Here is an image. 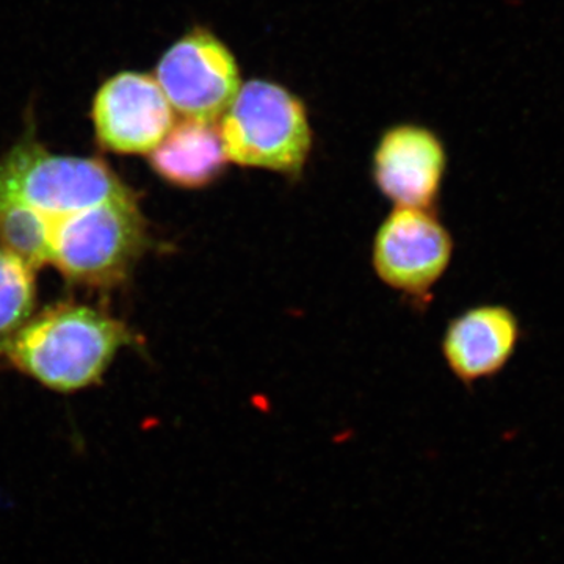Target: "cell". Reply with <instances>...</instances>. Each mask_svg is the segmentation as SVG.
Masks as SVG:
<instances>
[{
	"label": "cell",
	"instance_id": "cell-1",
	"mask_svg": "<svg viewBox=\"0 0 564 564\" xmlns=\"http://www.w3.org/2000/svg\"><path fill=\"white\" fill-rule=\"evenodd\" d=\"M135 340L131 328L106 311L57 303L0 337V367L51 391H84L101 383L118 351Z\"/></svg>",
	"mask_w": 564,
	"mask_h": 564
},
{
	"label": "cell",
	"instance_id": "cell-2",
	"mask_svg": "<svg viewBox=\"0 0 564 564\" xmlns=\"http://www.w3.org/2000/svg\"><path fill=\"white\" fill-rule=\"evenodd\" d=\"M41 226L46 232L50 265L66 281L85 288L121 284L150 248L147 220L135 193Z\"/></svg>",
	"mask_w": 564,
	"mask_h": 564
},
{
	"label": "cell",
	"instance_id": "cell-3",
	"mask_svg": "<svg viewBox=\"0 0 564 564\" xmlns=\"http://www.w3.org/2000/svg\"><path fill=\"white\" fill-rule=\"evenodd\" d=\"M132 193L101 159L52 154L33 124L0 158V199L28 207L43 223Z\"/></svg>",
	"mask_w": 564,
	"mask_h": 564
},
{
	"label": "cell",
	"instance_id": "cell-4",
	"mask_svg": "<svg viewBox=\"0 0 564 564\" xmlns=\"http://www.w3.org/2000/svg\"><path fill=\"white\" fill-rule=\"evenodd\" d=\"M218 131L229 162L292 176L302 173L313 147L302 99L269 80L242 85Z\"/></svg>",
	"mask_w": 564,
	"mask_h": 564
},
{
	"label": "cell",
	"instance_id": "cell-5",
	"mask_svg": "<svg viewBox=\"0 0 564 564\" xmlns=\"http://www.w3.org/2000/svg\"><path fill=\"white\" fill-rule=\"evenodd\" d=\"M163 95L185 120H221L242 88L229 47L214 33L195 29L173 44L155 68Z\"/></svg>",
	"mask_w": 564,
	"mask_h": 564
},
{
	"label": "cell",
	"instance_id": "cell-6",
	"mask_svg": "<svg viewBox=\"0 0 564 564\" xmlns=\"http://www.w3.org/2000/svg\"><path fill=\"white\" fill-rule=\"evenodd\" d=\"M91 121L102 150L151 154L173 129V107L154 76L121 70L96 91Z\"/></svg>",
	"mask_w": 564,
	"mask_h": 564
},
{
	"label": "cell",
	"instance_id": "cell-7",
	"mask_svg": "<svg viewBox=\"0 0 564 564\" xmlns=\"http://www.w3.org/2000/svg\"><path fill=\"white\" fill-rule=\"evenodd\" d=\"M454 256V239L430 210H395L375 237L373 267L397 291L423 295L443 278Z\"/></svg>",
	"mask_w": 564,
	"mask_h": 564
},
{
	"label": "cell",
	"instance_id": "cell-8",
	"mask_svg": "<svg viewBox=\"0 0 564 564\" xmlns=\"http://www.w3.org/2000/svg\"><path fill=\"white\" fill-rule=\"evenodd\" d=\"M445 169L443 141L422 126L389 129L375 150V182L386 198L403 209L430 210L443 187Z\"/></svg>",
	"mask_w": 564,
	"mask_h": 564
},
{
	"label": "cell",
	"instance_id": "cell-9",
	"mask_svg": "<svg viewBox=\"0 0 564 564\" xmlns=\"http://www.w3.org/2000/svg\"><path fill=\"white\" fill-rule=\"evenodd\" d=\"M521 340L518 315L505 304L470 307L448 323L443 355L452 373L470 386L502 372Z\"/></svg>",
	"mask_w": 564,
	"mask_h": 564
},
{
	"label": "cell",
	"instance_id": "cell-10",
	"mask_svg": "<svg viewBox=\"0 0 564 564\" xmlns=\"http://www.w3.org/2000/svg\"><path fill=\"white\" fill-rule=\"evenodd\" d=\"M228 158L220 131L209 122L184 120L151 152V166L181 188H202L221 176Z\"/></svg>",
	"mask_w": 564,
	"mask_h": 564
},
{
	"label": "cell",
	"instance_id": "cell-11",
	"mask_svg": "<svg viewBox=\"0 0 564 564\" xmlns=\"http://www.w3.org/2000/svg\"><path fill=\"white\" fill-rule=\"evenodd\" d=\"M35 289L32 267L0 245V337L32 317Z\"/></svg>",
	"mask_w": 564,
	"mask_h": 564
}]
</instances>
